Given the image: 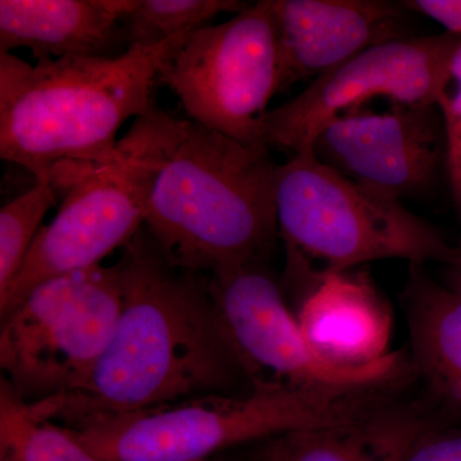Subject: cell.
I'll list each match as a JSON object with an SVG mask.
<instances>
[{
  "instance_id": "cell-1",
  "label": "cell",
  "mask_w": 461,
  "mask_h": 461,
  "mask_svg": "<svg viewBox=\"0 0 461 461\" xmlns=\"http://www.w3.org/2000/svg\"><path fill=\"white\" fill-rule=\"evenodd\" d=\"M117 264L122 306L113 338L80 387L32 403L39 417L74 429L193 397L253 390L208 275L177 266L145 226Z\"/></svg>"
},
{
  "instance_id": "cell-2",
  "label": "cell",
  "mask_w": 461,
  "mask_h": 461,
  "mask_svg": "<svg viewBox=\"0 0 461 461\" xmlns=\"http://www.w3.org/2000/svg\"><path fill=\"white\" fill-rule=\"evenodd\" d=\"M117 150L145 229L177 266L212 276L268 260L280 239L268 148L154 104Z\"/></svg>"
},
{
  "instance_id": "cell-3",
  "label": "cell",
  "mask_w": 461,
  "mask_h": 461,
  "mask_svg": "<svg viewBox=\"0 0 461 461\" xmlns=\"http://www.w3.org/2000/svg\"><path fill=\"white\" fill-rule=\"evenodd\" d=\"M189 35L35 66L0 54V157L48 184L65 163L120 165L117 132L156 104L158 74Z\"/></svg>"
},
{
  "instance_id": "cell-4",
  "label": "cell",
  "mask_w": 461,
  "mask_h": 461,
  "mask_svg": "<svg viewBox=\"0 0 461 461\" xmlns=\"http://www.w3.org/2000/svg\"><path fill=\"white\" fill-rule=\"evenodd\" d=\"M276 213L286 251L281 284L287 296L368 263L402 259L448 266L459 256L432 224L397 200L348 180L313 150L278 166Z\"/></svg>"
},
{
  "instance_id": "cell-5",
  "label": "cell",
  "mask_w": 461,
  "mask_h": 461,
  "mask_svg": "<svg viewBox=\"0 0 461 461\" xmlns=\"http://www.w3.org/2000/svg\"><path fill=\"white\" fill-rule=\"evenodd\" d=\"M382 408L378 393L260 384L244 395L193 397L69 429L107 461H204L284 433L357 426Z\"/></svg>"
},
{
  "instance_id": "cell-6",
  "label": "cell",
  "mask_w": 461,
  "mask_h": 461,
  "mask_svg": "<svg viewBox=\"0 0 461 461\" xmlns=\"http://www.w3.org/2000/svg\"><path fill=\"white\" fill-rule=\"evenodd\" d=\"M121 306L117 263L42 282L0 317L2 377L30 403L72 393L108 348Z\"/></svg>"
},
{
  "instance_id": "cell-7",
  "label": "cell",
  "mask_w": 461,
  "mask_h": 461,
  "mask_svg": "<svg viewBox=\"0 0 461 461\" xmlns=\"http://www.w3.org/2000/svg\"><path fill=\"white\" fill-rule=\"evenodd\" d=\"M215 305L253 386L346 393H396L414 379L409 355L391 351L368 366L321 357L306 341L281 280L267 262L209 276Z\"/></svg>"
},
{
  "instance_id": "cell-8",
  "label": "cell",
  "mask_w": 461,
  "mask_h": 461,
  "mask_svg": "<svg viewBox=\"0 0 461 461\" xmlns=\"http://www.w3.org/2000/svg\"><path fill=\"white\" fill-rule=\"evenodd\" d=\"M158 85L180 99L191 120L249 147L268 148L264 118L281 89L273 0L191 32L160 68Z\"/></svg>"
},
{
  "instance_id": "cell-9",
  "label": "cell",
  "mask_w": 461,
  "mask_h": 461,
  "mask_svg": "<svg viewBox=\"0 0 461 461\" xmlns=\"http://www.w3.org/2000/svg\"><path fill=\"white\" fill-rule=\"evenodd\" d=\"M461 36H406L382 42L312 81L306 89L267 113V147L291 153L313 150L318 133L371 100L395 105L435 104L439 89L460 50Z\"/></svg>"
},
{
  "instance_id": "cell-10",
  "label": "cell",
  "mask_w": 461,
  "mask_h": 461,
  "mask_svg": "<svg viewBox=\"0 0 461 461\" xmlns=\"http://www.w3.org/2000/svg\"><path fill=\"white\" fill-rule=\"evenodd\" d=\"M51 185L62 191V204L56 218L39 230L16 281L0 302V317L42 282L100 266L144 226L118 165L65 163L54 171Z\"/></svg>"
},
{
  "instance_id": "cell-11",
  "label": "cell",
  "mask_w": 461,
  "mask_h": 461,
  "mask_svg": "<svg viewBox=\"0 0 461 461\" xmlns=\"http://www.w3.org/2000/svg\"><path fill=\"white\" fill-rule=\"evenodd\" d=\"M312 149L348 180L400 202L429 190L445 165L444 122L435 104L355 111L327 124Z\"/></svg>"
},
{
  "instance_id": "cell-12",
  "label": "cell",
  "mask_w": 461,
  "mask_h": 461,
  "mask_svg": "<svg viewBox=\"0 0 461 461\" xmlns=\"http://www.w3.org/2000/svg\"><path fill=\"white\" fill-rule=\"evenodd\" d=\"M281 89L315 80L382 42L406 38L402 5L384 0H273Z\"/></svg>"
},
{
  "instance_id": "cell-13",
  "label": "cell",
  "mask_w": 461,
  "mask_h": 461,
  "mask_svg": "<svg viewBox=\"0 0 461 461\" xmlns=\"http://www.w3.org/2000/svg\"><path fill=\"white\" fill-rule=\"evenodd\" d=\"M295 297L294 314L306 341L329 362L368 366L391 353L390 312L366 275H329Z\"/></svg>"
},
{
  "instance_id": "cell-14",
  "label": "cell",
  "mask_w": 461,
  "mask_h": 461,
  "mask_svg": "<svg viewBox=\"0 0 461 461\" xmlns=\"http://www.w3.org/2000/svg\"><path fill=\"white\" fill-rule=\"evenodd\" d=\"M133 0H0V54L25 48L48 58L114 57L126 45Z\"/></svg>"
},
{
  "instance_id": "cell-15",
  "label": "cell",
  "mask_w": 461,
  "mask_h": 461,
  "mask_svg": "<svg viewBox=\"0 0 461 461\" xmlns=\"http://www.w3.org/2000/svg\"><path fill=\"white\" fill-rule=\"evenodd\" d=\"M409 272L403 306L414 379L429 411L461 421V295L437 284L420 264H411Z\"/></svg>"
},
{
  "instance_id": "cell-16",
  "label": "cell",
  "mask_w": 461,
  "mask_h": 461,
  "mask_svg": "<svg viewBox=\"0 0 461 461\" xmlns=\"http://www.w3.org/2000/svg\"><path fill=\"white\" fill-rule=\"evenodd\" d=\"M396 403L362 424L295 430L253 445L249 461H393L399 435Z\"/></svg>"
},
{
  "instance_id": "cell-17",
  "label": "cell",
  "mask_w": 461,
  "mask_h": 461,
  "mask_svg": "<svg viewBox=\"0 0 461 461\" xmlns=\"http://www.w3.org/2000/svg\"><path fill=\"white\" fill-rule=\"evenodd\" d=\"M0 461H107L71 429L42 420L32 403L0 378Z\"/></svg>"
},
{
  "instance_id": "cell-18",
  "label": "cell",
  "mask_w": 461,
  "mask_h": 461,
  "mask_svg": "<svg viewBox=\"0 0 461 461\" xmlns=\"http://www.w3.org/2000/svg\"><path fill=\"white\" fill-rule=\"evenodd\" d=\"M248 5L238 0H133L122 18L127 50L151 47L196 32L220 14L235 16Z\"/></svg>"
},
{
  "instance_id": "cell-19",
  "label": "cell",
  "mask_w": 461,
  "mask_h": 461,
  "mask_svg": "<svg viewBox=\"0 0 461 461\" xmlns=\"http://www.w3.org/2000/svg\"><path fill=\"white\" fill-rule=\"evenodd\" d=\"M56 187L48 182L11 200L0 209V302L5 299L23 269L41 221L56 204Z\"/></svg>"
},
{
  "instance_id": "cell-20",
  "label": "cell",
  "mask_w": 461,
  "mask_h": 461,
  "mask_svg": "<svg viewBox=\"0 0 461 461\" xmlns=\"http://www.w3.org/2000/svg\"><path fill=\"white\" fill-rule=\"evenodd\" d=\"M393 461H461V421L446 420L426 405L409 408Z\"/></svg>"
},
{
  "instance_id": "cell-21",
  "label": "cell",
  "mask_w": 461,
  "mask_h": 461,
  "mask_svg": "<svg viewBox=\"0 0 461 461\" xmlns=\"http://www.w3.org/2000/svg\"><path fill=\"white\" fill-rule=\"evenodd\" d=\"M436 105L444 122L445 167L461 223V47L448 67ZM457 248L461 249V232Z\"/></svg>"
},
{
  "instance_id": "cell-22",
  "label": "cell",
  "mask_w": 461,
  "mask_h": 461,
  "mask_svg": "<svg viewBox=\"0 0 461 461\" xmlns=\"http://www.w3.org/2000/svg\"><path fill=\"white\" fill-rule=\"evenodd\" d=\"M400 5L406 11L432 18L446 32L461 36V0H405Z\"/></svg>"
},
{
  "instance_id": "cell-23",
  "label": "cell",
  "mask_w": 461,
  "mask_h": 461,
  "mask_svg": "<svg viewBox=\"0 0 461 461\" xmlns=\"http://www.w3.org/2000/svg\"><path fill=\"white\" fill-rule=\"evenodd\" d=\"M459 249V256L447 266V284H446V286L461 295V249Z\"/></svg>"
},
{
  "instance_id": "cell-24",
  "label": "cell",
  "mask_w": 461,
  "mask_h": 461,
  "mask_svg": "<svg viewBox=\"0 0 461 461\" xmlns=\"http://www.w3.org/2000/svg\"><path fill=\"white\" fill-rule=\"evenodd\" d=\"M204 461H217V460H214V459H209V460H204Z\"/></svg>"
}]
</instances>
